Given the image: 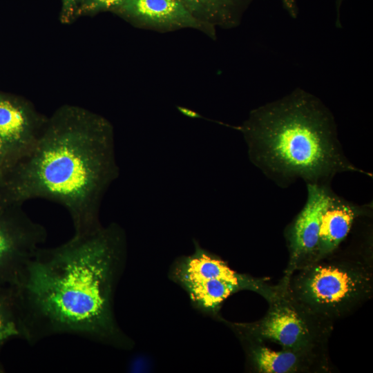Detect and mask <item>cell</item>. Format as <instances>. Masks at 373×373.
I'll return each instance as SVG.
<instances>
[{"label":"cell","instance_id":"e0dca14e","mask_svg":"<svg viewBox=\"0 0 373 373\" xmlns=\"http://www.w3.org/2000/svg\"><path fill=\"white\" fill-rule=\"evenodd\" d=\"M18 161L17 156L0 138V190L8 173Z\"/></svg>","mask_w":373,"mask_h":373},{"label":"cell","instance_id":"2e32d148","mask_svg":"<svg viewBox=\"0 0 373 373\" xmlns=\"http://www.w3.org/2000/svg\"><path fill=\"white\" fill-rule=\"evenodd\" d=\"M122 0H81L77 17L93 15L102 12L112 11Z\"/></svg>","mask_w":373,"mask_h":373},{"label":"cell","instance_id":"52a82bcc","mask_svg":"<svg viewBox=\"0 0 373 373\" xmlns=\"http://www.w3.org/2000/svg\"><path fill=\"white\" fill-rule=\"evenodd\" d=\"M306 186L305 205L285 230L289 254L285 275L318 260L321 213L327 191L331 186Z\"/></svg>","mask_w":373,"mask_h":373},{"label":"cell","instance_id":"9c48e42d","mask_svg":"<svg viewBox=\"0 0 373 373\" xmlns=\"http://www.w3.org/2000/svg\"><path fill=\"white\" fill-rule=\"evenodd\" d=\"M249 368L257 373H316L332 370L327 347L276 350L262 343L241 341Z\"/></svg>","mask_w":373,"mask_h":373},{"label":"cell","instance_id":"8992f818","mask_svg":"<svg viewBox=\"0 0 373 373\" xmlns=\"http://www.w3.org/2000/svg\"><path fill=\"white\" fill-rule=\"evenodd\" d=\"M46 238L22 205L0 204V284L14 285Z\"/></svg>","mask_w":373,"mask_h":373},{"label":"cell","instance_id":"9a60e30c","mask_svg":"<svg viewBox=\"0 0 373 373\" xmlns=\"http://www.w3.org/2000/svg\"><path fill=\"white\" fill-rule=\"evenodd\" d=\"M24 338L21 309L15 287L0 284V351L10 340ZM3 372L0 363V372Z\"/></svg>","mask_w":373,"mask_h":373},{"label":"cell","instance_id":"8fae6325","mask_svg":"<svg viewBox=\"0 0 373 373\" xmlns=\"http://www.w3.org/2000/svg\"><path fill=\"white\" fill-rule=\"evenodd\" d=\"M170 276L180 285L191 281L223 279L239 284L245 289L255 291L265 297L271 289L259 280L231 269L224 260L202 249L196 242L194 253L178 260Z\"/></svg>","mask_w":373,"mask_h":373},{"label":"cell","instance_id":"d6986e66","mask_svg":"<svg viewBox=\"0 0 373 373\" xmlns=\"http://www.w3.org/2000/svg\"><path fill=\"white\" fill-rule=\"evenodd\" d=\"M179 110L183 114H184L185 115H187V116H189V117H199V115L196 113H195V112H193V111H191L189 109L180 107V108H179Z\"/></svg>","mask_w":373,"mask_h":373},{"label":"cell","instance_id":"5b68a950","mask_svg":"<svg viewBox=\"0 0 373 373\" xmlns=\"http://www.w3.org/2000/svg\"><path fill=\"white\" fill-rule=\"evenodd\" d=\"M269 309L252 323H227L240 341L275 343L287 350L327 347L333 323L314 314L294 300L280 283L266 298Z\"/></svg>","mask_w":373,"mask_h":373},{"label":"cell","instance_id":"ba28073f","mask_svg":"<svg viewBox=\"0 0 373 373\" xmlns=\"http://www.w3.org/2000/svg\"><path fill=\"white\" fill-rule=\"evenodd\" d=\"M111 12L141 28L162 32L194 29L216 37L177 0H122Z\"/></svg>","mask_w":373,"mask_h":373},{"label":"cell","instance_id":"7c38bea8","mask_svg":"<svg viewBox=\"0 0 373 373\" xmlns=\"http://www.w3.org/2000/svg\"><path fill=\"white\" fill-rule=\"evenodd\" d=\"M372 213V203L359 205L328 188L321 213L318 260L338 249L355 221Z\"/></svg>","mask_w":373,"mask_h":373},{"label":"cell","instance_id":"44dd1931","mask_svg":"<svg viewBox=\"0 0 373 373\" xmlns=\"http://www.w3.org/2000/svg\"><path fill=\"white\" fill-rule=\"evenodd\" d=\"M284 1H286V0H284Z\"/></svg>","mask_w":373,"mask_h":373},{"label":"cell","instance_id":"30bf717a","mask_svg":"<svg viewBox=\"0 0 373 373\" xmlns=\"http://www.w3.org/2000/svg\"><path fill=\"white\" fill-rule=\"evenodd\" d=\"M47 119L29 103L0 93V138L19 160L34 149Z\"/></svg>","mask_w":373,"mask_h":373},{"label":"cell","instance_id":"ac0fdd59","mask_svg":"<svg viewBox=\"0 0 373 373\" xmlns=\"http://www.w3.org/2000/svg\"><path fill=\"white\" fill-rule=\"evenodd\" d=\"M81 0H61L60 19L63 23H70L77 18V12Z\"/></svg>","mask_w":373,"mask_h":373},{"label":"cell","instance_id":"7a4b0ae2","mask_svg":"<svg viewBox=\"0 0 373 373\" xmlns=\"http://www.w3.org/2000/svg\"><path fill=\"white\" fill-rule=\"evenodd\" d=\"M119 174L111 124L88 109L64 105L47 119L34 149L8 173L0 204L49 200L66 209L74 234L87 233L102 226L100 206Z\"/></svg>","mask_w":373,"mask_h":373},{"label":"cell","instance_id":"3957f363","mask_svg":"<svg viewBox=\"0 0 373 373\" xmlns=\"http://www.w3.org/2000/svg\"><path fill=\"white\" fill-rule=\"evenodd\" d=\"M237 129L250 161L281 188L300 180L331 186L342 173L372 176L345 155L331 111L303 89L252 110Z\"/></svg>","mask_w":373,"mask_h":373},{"label":"cell","instance_id":"5bb4252c","mask_svg":"<svg viewBox=\"0 0 373 373\" xmlns=\"http://www.w3.org/2000/svg\"><path fill=\"white\" fill-rule=\"evenodd\" d=\"M180 286L198 309L213 316L231 294L245 289L239 284L219 278L186 282Z\"/></svg>","mask_w":373,"mask_h":373},{"label":"cell","instance_id":"ffe728a7","mask_svg":"<svg viewBox=\"0 0 373 373\" xmlns=\"http://www.w3.org/2000/svg\"><path fill=\"white\" fill-rule=\"evenodd\" d=\"M343 0H338L337 2H338V6L337 8H338L340 7V5H341V3L343 1Z\"/></svg>","mask_w":373,"mask_h":373},{"label":"cell","instance_id":"6da1fadb","mask_svg":"<svg viewBox=\"0 0 373 373\" xmlns=\"http://www.w3.org/2000/svg\"><path fill=\"white\" fill-rule=\"evenodd\" d=\"M126 259L123 229L112 222L74 234L53 248L39 247L12 285L24 340L30 345L73 334L118 349L133 345L117 324L115 291Z\"/></svg>","mask_w":373,"mask_h":373},{"label":"cell","instance_id":"277c9868","mask_svg":"<svg viewBox=\"0 0 373 373\" xmlns=\"http://www.w3.org/2000/svg\"><path fill=\"white\" fill-rule=\"evenodd\" d=\"M365 254L335 251L285 275L280 283L298 303L334 323L372 296V261L370 256Z\"/></svg>","mask_w":373,"mask_h":373},{"label":"cell","instance_id":"4fadbf2b","mask_svg":"<svg viewBox=\"0 0 373 373\" xmlns=\"http://www.w3.org/2000/svg\"><path fill=\"white\" fill-rule=\"evenodd\" d=\"M198 21L216 34L238 26L253 0H177Z\"/></svg>","mask_w":373,"mask_h":373}]
</instances>
